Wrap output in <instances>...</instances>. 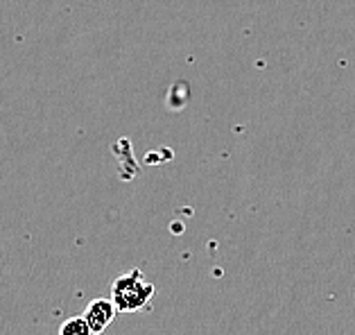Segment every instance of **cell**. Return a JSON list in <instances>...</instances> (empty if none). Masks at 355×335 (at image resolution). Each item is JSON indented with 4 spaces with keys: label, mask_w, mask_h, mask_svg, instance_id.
Here are the masks:
<instances>
[{
    "label": "cell",
    "mask_w": 355,
    "mask_h": 335,
    "mask_svg": "<svg viewBox=\"0 0 355 335\" xmlns=\"http://www.w3.org/2000/svg\"><path fill=\"white\" fill-rule=\"evenodd\" d=\"M116 306L111 299H95V302L89 304V308H86V313L82 315L86 324H89V329L93 335H100L105 333L109 329V324L116 320Z\"/></svg>",
    "instance_id": "cell-2"
},
{
    "label": "cell",
    "mask_w": 355,
    "mask_h": 335,
    "mask_svg": "<svg viewBox=\"0 0 355 335\" xmlns=\"http://www.w3.org/2000/svg\"><path fill=\"white\" fill-rule=\"evenodd\" d=\"M59 335H93V333H91L89 324H86L84 317H71V320H66L62 324Z\"/></svg>",
    "instance_id": "cell-3"
},
{
    "label": "cell",
    "mask_w": 355,
    "mask_h": 335,
    "mask_svg": "<svg viewBox=\"0 0 355 335\" xmlns=\"http://www.w3.org/2000/svg\"><path fill=\"white\" fill-rule=\"evenodd\" d=\"M154 295V286L143 279L141 270H132L129 274H123L111 286V302H114L118 313H134L141 311Z\"/></svg>",
    "instance_id": "cell-1"
}]
</instances>
